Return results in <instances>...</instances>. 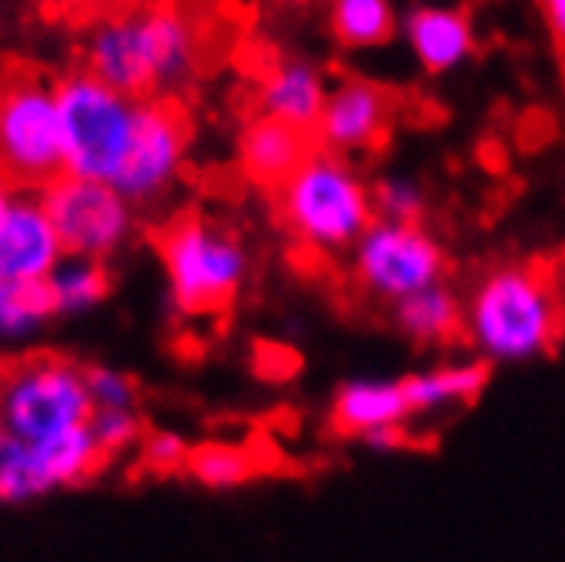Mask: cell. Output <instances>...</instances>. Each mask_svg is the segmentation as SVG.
<instances>
[{
	"label": "cell",
	"mask_w": 565,
	"mask_h": 562,
	"mask_svg": "<svg viewBox=\"0 0 565 562\" xmlns=\"http://www.w3.org/2000/svg\"><path fill=\"white\" fill-rule=\"evenodd\" d=\"M86 72L130 99L164 96L198 72L201 31L168 0L99 14L83 42Z\"/></svg>",
	"instance_id": "cell-1"
},
{
	"label": "cell",
	"mask_w": 565,
	"mask_h": 562,
	"mask_svg": "<svg viewBox=\"0 0 565 562\" xmlns=\"http://www.w3.org/2000/svg\"><path fill=\"white\" fill-rule=\"evenodd\" d=\"M565 307L545 269L501 263L483 273L463 300V341L488 365H532L555 351Z\"/></svg>",
	"instance_id": "cell-2"
},
{
	"label": "cell",
	"mask_w": 565,
	"mask_h": 562,
	"mask_svg": "<svg viewBox=\"0 0 565 562\" xmlns=\"http://www.w3.org/2000/svg\"><path fill=\"white\" fill-rule=\"evenodd\" d=\"M273 198L282 229L313 256L351 253L375 222L372 184L361 178L351 157L320 147L290 174L287 184L273 191Z\"/></svg>",
	"instance_id": "cell-3"
},
{
	"label": "cell",
	"mask_w": 565,
	"mask_h": 562,
	"mask_svg": "<svg viewBox=\"0 0 565 562\" xmlns=\"http://www.w3.org/2000/svg\"><path fill=\"white\" fill-rule=\"evenodd\" d=\"M171 279V297L188 317H222L249 276L238 235L205 215H178L153 235Z\"/></svg>",
	"instance_id": "cell-4"
},
{
	"label": "cell",
	"mask_w": 565,
	"mask_h": 562,
	"mask_svg": "<svg viewBox=\"0 0 565 562\" xmlns=\"http://www.w3.org/2000/svg\"><path fill=\"white\" fill-rule=\"evenodd\" d=\"M93 410L86 369L58 354L0 365V426L11 444H45L65 430L89 426Z\"/></svg>",
	"instance_id": "cell-5"
},
{
	"label": "cell",
	"mask_w": 565,
	"mask_h": 562,
	"mask_svg": "<svg viewBox=\"0 0 565 562\" xmlns=\"http://www.w3.org/2000/svg\"><path fill=\"white\" fill-rule=\"evenodd\" d=\"M55 89L65 174L113 184L134 140L137 99L116 93L86 68L65 75Z\"/></svg>",
	"instance_id": "cell-6"
},
{
	"label": "cell",
	"mask_w": 565,
	"mask_h": 562,
	"mask_svg": "<svg viewBox=\"0 0 565 562\" xmlns=\"http://www.w3.org/2000/svg\"><path fill=\"white\" fill-rule=\"evenodd\" d=\"M65 174L58 89L28 68L0 78V178L11 188H49Z\"/></svg>",
	"instance_id": "cell-7"
},
{
	"label": "cell",
	"mask_w": 565,
	"mask_h": 562,
	"mask_svg": "<svg viewBox=\"0 0 565 562\" xmlns=\"http://www.w3.org/2000/svg\"><path fill=\"white\" fill-rule=\"evenodd\" d=\"M450 259L423 222H382L351 250V276L358 290L382 307H395L413 294L447 284Z\"/></svg>",
	"instance_id": "cell-8"
},
{
	"label": "cell",
	"mask_w": 565,
	"mask_h": 562,
	"mask_svg": "<svg viewBox=\"0 0 565 562\" xmlns=\"http://www.w3.org/2000/svg\"><path fill=\"white\" fill-rule=\"evenodd\" d=\"M42 205L58 232V243L72 259L103 263L124 246L134 229L130 202L113 184L62 174L42 194Z\"/></svg>",
	"instance_id": "cell-9"
},
{
	"label": "cell",
	"mask_w": 565,
	"mask_h": 562,
	"mask_svg": "<svg viewBox=\"0 0 565 562\" xmlns=\"http://www.w3.org/2000/svg\"><path fill=\"white\" fill-rule=\"evenodd\" d=\"M188 144H191V119L178 99L171 96L137 99L134 140L113 188L130 205L157 202L178 181Z\"/></svg>",
	"instance_id": "cell-10"
},
{
	"label": "cell",
	"mask_w": 565,
	"mask_h": 562,
	"mask_svg": "<svg viewBox=\"0 0 565 562\" xmlns=\"http://www.w3.org/2000/svg\"><path fill=\"white\" fill-rule=\"evenodd\" d=\"M106 460L109 457L99 450L89 426L65 430L45 444H8L0 457V505L89 480L106 467Z\"/></svg>",
	"instance_id": "cell-11"
},
{
	"label": "cell",
	"mask_w": 565,
	"mask_h": 562,
	"mask_svg": "<svg viewBox=\"0 0 565 562\" xmlns=\"http://www.w3.org/2000/svg\"><path fill=\"white\" fill-rule=\"evenodd\" d=\"M392 116L395 99L385 86L361 75H348L331 86L328 103L313 127V140L320 150H331L341 157L372 153L385 144L392 130Z\"/></svg>",
	"instance_id": "cell-12"
},
{
	"label": "cell",
	"mask_w": 565,
	"mask_h": 562,
	"mask_svg": "<svg viewBox=\"0 0 565 562\" xmlns=\"http://www.w3.org/2000/svg\"><path fill=\"white\" fill-rule=\"evenodd\" d=\"M62 259L65 250L42 198H14L11 212L0 222V276H4V284L49 279Z\"/></svg>",
	"instance_id": "cell-13"
},
{
	"label": "cell",
	"mask_w": 565,
	"mask_h": 562,
	"mask_svg": "<svg viewBox=\"0 0 565 562\" xmlns=\"http://www.w3.org/2000/svg\"><path fill=\"white\" fill-rule=\"evenodd\" d=\"M402 38L419 62V68L443 75L454 72L477 52V31L467 11L443 4H416L402 18Z\"/></svg>",
	"instance_id": "cell-14"
},
{
	"label": "cell",
	"mask_w": 565,
	"mask_h": 562,
	"mask_svg": "<svg viewBox=\"0 0 565 562\" xmlns=\"http://www.w3.org/2000/svg\"><path fill=\"white\" fill-rule=\"evenodd\" d=\"M317 150L313 134L297 130L273 116H253L238 137V168L253 184L276 191Z\"/></svg>",
	"instance_id": "cell-15"
},
{
	"label": "cell",
	"mask_w": 565,
	"mask_h": 562,
	"mask_svg": "<svg viewBox=\"0 0 565 562\" xmlns=\"http://www.w3.org/2000/svg\"><path fill=\"white\" fill-rule=\"evenodd\" d=\"M413 410L402 379H351L331 399V430L344 439L369 436L385 426H409Z\"/></svg>",
	"instance_id": "cell-16"
},
{
	"label": "cell",
	"mask_w": 565,
	"mask_h": 562,
	"mask_svg": "<svg viewBox=\"0 0 565 562\" xmlns=\"http://www.w3.org/2000/svg\"><path fill=\"white\" fill-rule=\"evenodd\" d=\"M328 93L331 86L317 65L303 59H279L259 78V113L313 134Z\"/></svg>",
	"instance_id": "cell-17"
},
{
	"label": "cell",
	"mask_w": 565,
	"mask_h": 562,
	"mask_svg": "<svg viewBox=\"0 0 565 562\" xmlns=\"http://www.w3.org/2000/svg\"><path fill=\"white\" fill-rule=\"evenodd\" d=\"M413 420L419 416H447L454 410H463L483 395L491 385V365L480 358H450L429 365L423 372L402 375Z\"/></svg>",
	"instance_id": "cell-18"
},
{
	"label": "cell",
	"mask_w": 565,
	"mask_h": 562,
	"mask_svg": "<svg viewBox=\"0 0 565 562\" xmlns=\"http://www.w3.org/2000/svg\"><path fill=\"white\" fill-rule=\"evenodd\" d=\"M392 328L413 348H447L463 338V300L447 287H429L388 307Z\"/></svg>",
	"instance_id": "cell-19"
},
{
	"label": "cell",
	"mask_w": 565,
	"mask_h": 562,
	"mask_svg": "<svg viewBox=\"0 0 565 562\" xmlns=\"http://www.w3.org/2000/svg\"><path fill=\"white\" fill-rule=\"evenodd\" d=\"M263 470H266L263 454L249 444H232V439L198 444L188 450V460H184V474L194 477L201 488H212V491L242 488Z\"/></svg>",
	"instance_id": "cell-20"
},
{
	"label": "cell",
	"mask_w": 565,
	"mask_h": 562,
	"mask_svg": "<svg viewBox=\"0 0 565 562\" xmlns=\"http://www.w3.org/2000/svg\"><path fill=\"white\" fill-rule=\"evenodd\" d=\"M328 21L344 49H379L398 28L392 0H328Z\"/></svg>",
	"instance_id": "cell-21"
},
{
	"label": "cell",
	"mask_w": 565,
	"mask_h": 562,
	"mask_svg": "<svg viewBox=\"0 0 565 562\" xmlns=\"http://www.w3.org/2000/svg\"><path fill=\"white\" fill-rule=\"evenodd\" d=\"M55 314H58V297L52 279L4 284V290H0V335H21Z\"/></svg>",
	"instance_id": "cell-22"
},
{
	"label": "cell",
	"mask_w": 565,
	"mask_h": 562,
	"mask_svg": "<svg viewBox=\"0 0 565 562\" xmlns=\"http://www.w3.org/2000/svg\"><path fill=\"white\" fill-rule=\"evenodd\" d=\"M55 297H58V314H75L99 304L109 294V273L96 259H72L65 256L58 269L49 276Z\"/></svg>",
	"instance_id": "cell-23"
},
{
	"label": "cell",
	"mask_w": 565,
	"mask_h": 562,
	"mask_svg": "<svg viewBox=\"0 0 565 562\" xmlns=\"http://www.w3.org/2000/svg\"><path fill=\"white\" fill-rule=\"evenodd\" d=\"M372 209L382 222H423L429 212V191L413 174H382L372 184Z\"/></svg>",
	"instance_id": "cell-24"
},
{
	"label": "cell",
	"mask_w": 565,
	"mask_h": 562,
	"mask_svg": "<svg viewBox=\"0 0 565 562\" xmlns=\"http://www.w3.org/2000/svg\"><path fill=\"white\" fill-rule=\"evenodd\" d=\"M89 430L96 436V444L106 457L127 450L137 444L140 436V420L134 410H93L89 416Z\"/></svg>",
	"instance_id": "cell-25"
},
{
	"label": "cell",
	"mask_w": 565,
	"mask_h": 562,
	"mask_svg": "<svg viewBox=\"0 0 565 562\" xmlns=\"http://www.w3.org/2000/svg\"><path fill=\"white\" fill-rule=\"evenodd\" d=\"M86 385H89L96 410H130L137 395L134 379H127L124 372H109V369H86Z\"/></svg>",
	"instance_id": "cell-26"
},
{
	"label": "cell",
	"mask_w": 565,
	"mask_h": 562,
	"mask_svg": "<svg viewBox=\"0 0 565 562\" xmlns=\"http://www.w3.org/2000/svg\"><path fill=\"white\" fill-rule=\"evenodd\" d=\"M188 450L191 447H184V439L174 433H150L140 447V460L150 474H178L184 470Z\"/></svg>",
	"instance_id": "cell-27"
},
{
	"label": "cell",
	"mask_w": 565,
	"mask_h": 562,
	"mask_svg": "<svg viewBox=\"0 0 565 562\" xmlns=\"http://www.w3.org/2000/svg\"><path fill=\"white\" fill-rule=\"evenodd\" d=\"M361 447L372 450V454H398L409 447V426H385V430H375L369 436L358 439Z\"/></svg>",
	"instance_id": "cell-28"
},
{
	"label": "cell",
	"mask_w": 565,
	"mask_h": 562,
	"mask_svg": "<svg viewBox=\"0 0 565 562\" xmlns=\"http://www.w3.org/2000/svg\"><path fill=\"white\" fill-rule=\"evenodd\" d=\"M539 11H542V21L552 34V42L565 52V0H535Z\"/></svg>",
	"instance_id": "cell-29"
},
{
	"label": "cell",
	"mask_w": 565,
	"mask_h": 562,
	"mask_svg": "<svg viewBox=\"0 0 565 562\" xmlns=\"http://www.w3.org/2000/svg\"><path fill=\"white\" fill-rule=\"evenodd\" d=\"M31 4L42 11V14H83L89 4H96V0H31Z\"/></svg>",
	"instance_id": "cell-30"
},
{
	"label": "cell",
	"mask_w": 565,
	"mask_h": 562,
	"mask_svg": "<svg viewBox=\"0 0 565 562\" xmlns=\"http://www.w3.org/2000/svg\"><path fill=\"white\" fill-rule=\"evenodd\" d=\"M11 205H14V194H11V184L0 178V222H4V215L11 212Z\"/></svg>",
	"instance_id": "cell-31"
},
{
	"label": "cell",
	"mask_w": 565,
	"mask_h": 562,
	"mask_svg": "<svg viewBox=\"0 0 565 562\" xmlns=\"http://www.w3.org/2000/svg\"><path fill=\"white\" fill-rule=\"evenodd\" d=\"M8 444H11V439H8V433H4V426H0V457H4V450H8Z\"/></svg>",
	"instance_id": "cell-32"
},
{
	"label": "cell",
	"mask_w": 565,
	"mask_h": 562,
	"mask_svg": "<svg viewBox=\"0 0 565 562\" xmlns=\"http://www.w3.org/2000/svg\"><path fill=\"white\" fill-rule=\"evenodd\" d=\"M0 290H4V276H0Z\"/></svg>",
	"instance_id": "cell-33"
}]
</instances>
